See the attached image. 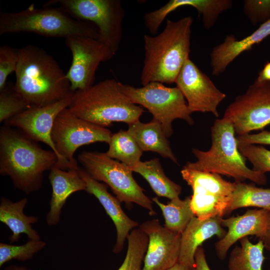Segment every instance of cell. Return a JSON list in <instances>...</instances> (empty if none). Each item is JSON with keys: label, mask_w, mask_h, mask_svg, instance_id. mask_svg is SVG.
Returning <instances> with one entry per match:
<instances>
[{"label": "cell", "mask_w": 270, "mask_h": 270, "mask_svg": "<svg viewBox=\"0 0 270 270\" xmlns=\"http://www.w3.org/2000/svg\"><path fill=\"white\" fill-rule=\"evenodd\" d=\"M52 150L42 148L20 130L4 126L0 129V174L8 176L14 187L26 194L42 186L44 173L56 166Z\"/></svg>", "instance_id": "1"}, {"label": "cell", "mask_w": 270, "mask_h": 270, "mask_svg": "<svg viewBox=\"0 0 270 270\" xmlns=\"http://www.w3.org/2000/svg\"><path fill=\"white\" fill-rule=\"evenodd\" d=\"M14 88L31 107L46 106L72 93L66 74L52 56L34 45L19 49Z\"/></svg>", "instance_id": "2"}, {"label": "cell", "mask_w": 270, "mask_h": 270, "mask_svg": "<svg viewBox=\"0 0 270 270\" xmlns=\"http://www.w3.org/2000/svg\"><path fill=\"white\" fill-rule=\"evenodd\" d=\"M192 22L190 16L176 21L168 19L160 34L144 35V59L140 76L142 86L152 82L175 83L190 58Z\"/></svg>", "instance_id": "3"}, {"label": "cell", "mask_w": 270, "mask_h": 270, "mask_svg": "<svg viewBox=\"0 0 270 270\" xmlns=\"http://www.w3.org/2000/svg\"><path fill=\"white\" fill-rule=\"evenodd\" d=\"M212 145L208 151L193 148L196 162L185 166L192 170L231 177L235 182L248 180L259 185L267 182L265 174L249 168L246 158L240 152L232 124L222 118L216 119L211 127Z\"/></svg>", "instance_id": "4"}, {"label": "cell", "mask_w": 270, "mask_h": 270, "mask_svg": "<svg viewBox=\"0 0 270 270\" xmlns=\"http://www.w3.org/2000/svg\"><path fill=\"white\" fill-rule=\"evenodd\" d=\"M68 108L80 118L104 128L114 122H135L144 112L124 94L120 82L114 79L105 80L86 90L76 91Z\"/></svg>", "instance_id": "5"}, {"label": "cell", "mask_w": 270, "mask_h": 270, "mask_svg": "<svg viewBox=\"0 0 270 270\" xmlns=\"http://www.w3.org/2000/svg\"><path fill=\"white\" fill-rule=\"evenodd\" d=\"M23 32L64 39L72 36L98 38L94 24L74 18L60 6H31L16 12L0 11V36Z\"/></svg>", "instance_id": "6"}, {"label": "cell", "mask_w": 270, "mask_h": 270, "mask_svg": "<svg viewBox=\"0 0 270 270\" xmlns=\"http://www.w3.org/2000/svg\"><path fill=\"white\" fill-rule=\"evenodd\" d=\"M78 159L92 178L110 187L120 202L128 204L134 202L147 209L150 216L156 214L153 201L144 194L127 166L110 158L106 153L96 152H83Z\"/></svg>", "instance_id": "7"}, {"label": "cell", "mask_w": 270, "mask_h": 270, "mask_svg": "<svg viewBox=\"0 0 270 270\" xmlns=\"http://www.w3.org/2000/svg\"><path fill=\"white\" fill-rule=\"evenodd\" d=\"M58 5L77 20L94 24L98 40L115 55L122 34L124 10L120 0H50L44 6Z\"/></svg>", "instance_id": "8"}, {"label": "cell", "mask_w": 270, "mask_h": 270, "mask_svg": "<svg viewBox=\"0 0 270 270\" xmlns=\"http://www.w3.org/2000/svg\"><path fill=\"white\" fill-rule=\"evenodd\" d=\"M122 91L134 104H139L152 114L153 120L161 124L166 137L173 133L172 122L182 119L192 124L186 101L176 87H167L158 82H150L142 88L120 82Z\"/></svg>", "instance_id": "9"}, {"label": "cell", "mask_w": 270, "mask_h": 270, "mask_svg": "<svg viewBox=\"0 0 270 270\" xmlns=\"http://www.w3.org/2000/svg\"><path fill=\"white\" fill-rule=\"evenodd\" d=\"M112 134L106 128L80 118L68 108L56 117L52 130V138L60 157L58 168L64 170L79 167L74 155L83 145L97 142L108 144Z\"/></svg>", "instance_id": "10"}, {"label": "cell", "mask_w": 270, "mask_h": 270, "mask_svg": "<svg viewBox=\"0 0 270 270\" xmlns=\"http://www.w3.org/2000/svg\"><path fill=\"white\" fill-rule=\"evenodd\" d=\"M180 172L183 180L192 190L190 205L196 216L206 220L227 214L236 182L227 181L217 174L185 166Z\"/></svg>", "instance_id": "11"}, {"label": "cell", "mask_w": 270, "mask_h": 270, "mask_svg": "<svg viewBox=\"0 0 270 270\" xmlns=\"http://www.w3.org/2000/svg\"><path fill=\"white\" fill-rule=\"evenodd\" d=\"M223 118L231 122L237 136L270 124V81L255 80L227 107Z\"/></svg>", "instance_id": "12"}, {"label": "cell", "mask_w": 270, "mask_h": 270, "mask_svg": "<svg viewBox=\"0 0 270 270\" xmlns=\"http://www.w3.org/2000/svg\"><path fill=\"white\" fill-rule=\"evenodd\" d=\"M64 40L72 54V62L66 73L71 90H86L94 84L100 64L112 59L114 54L97 39L72 36Z\"/></svg>", "instance_id": "13"}, {"label": "cell", "mask_w": 270, "mask_h": 270, "mask_svg": "<svg viewBox=\"0 0 270 270\" xmlns=\"http://www.w3.org/2000/svg\"><path fill=\"white\" fill-rule=\"evenodd\" d=\"M175 83L184 97L191 114L208 112L218 116V106L226 95L190 58L184 62Z\"/></svg>", "instance_id": "14"}, {"label": "cell", "mask_w": 270, "mask_h": 270, "mask_svg": "<svg viewBox=\"0 0 270 270\" xmlns=\"http://www.w3.org/2000/svg\"><path fill=\"white\" fill-rule=\"evenodd\" d=\"M74 92L55 103L44 106L31 107L4 122V126L15 128L36 142L47 144L60 157L52 138L54 120L64 109L68 108L73 100Z\"/></svg>", "instance_id": "15"}, {"label": "cell", "mask_w": 270, "mask_h": 270, "mask_svg": "<svg viewBox=\"0 0 270 270\" xmlns=\"http://www.w3.org/2000/svg\"><path fill=\"white\" fill-rule=\"evenodd\" d=\"M139 228L148 238L142 270H168L178 262L181 234L162 226L158 219L146 221Z\"/></svg>", "instance_id": "16"}, {"label": "cell", "mask_w": 270, "mask_h": 270, "mask_svg": "<svg viewBox=\"0 0 270 270\" xmlns=\"http://www.w3.org/2000/svg\"><path fill=\"white\" fill-rule=\"evenodd\" d=\"M269 212L260 208L248 210L243 214L222 218L221 224L228 228L226 234L215 243L216 253L223 260L230 248L238 240L249 236L262 239L267 230Z\"/></svg>", "instance_id": "17"}, {"label": "cell", "mask_w": 270, "mask_h": 270, "mask_svg": "<svg viewBox=\"0 0 270 270\" xmlns=\"http://www.w3.org/2000/svg\"><path fill=\"white\" fill-rule=\"evenodd\" d=\"M78 172L86 182V191L98 200L112 220L117 234L113 252L114 253L120 252L130 230L137 227L139 225L138 222L130 218L124 212L120 202L109 193L108 186L105 184L92 178L82 168H78Z\"/></svg>", "instance_id": "18"}, {"label": "cell", "mask_w": 270, "mask_h": 270, "mask_svg": "<svg viewBox=\"0 0 270 270\" xmlns=\"http://www.w3.org/2000/svg\"><path fill=\"white\" fill-rule=\"evenodd\" d=\"M222 218L216 216L200 220L194 216L181 234L180 246L178 262L194 270V254L197 248L206 240L216 236L220 239L227 231L223 228Z\"/></svg>", "instance_id": "19"}, {"label": "cell", "mask_w": 270, "mask_h": 270, "mask_svg": "<svg viewBox=\"0 0 270 270\" xmlns=\"http://www.w3.org/2000/svg\"><path fill=\"white\" fill-rule=\"evenodd\" d=\"M78 168L64 170L54 166L50 170L48 180L52 187V194L50 210L46 218L48 226L59 224L62 209L72 194L86 190V182L80 176Z\"/></svg>", "instance_id": "20"}, {"label": "cell", "mask_w": 270, "mask_h": 270, "mask_svg": "<svg viewBox=\"0 0 270 270\" xmlns=\"http://www.w3.org/2000/svg\"><path fill=\"white\" fill-rule=\"evenodd\" d=\"M270 36V19L248 36L238 40L234 35H228L222 44L216 46L210 54L212 74L214 76L222 73L228 66L242 52Z\"/></svg>", "instance_id": "21"}, {"label": "cell", "mask_w": 270, "mask_h": 270, "mask_svg": "<svg viewBox=\"0 0 270 270\" xmlns=\"http://www.w3.org/2000/svg\"><path fill=\"white\" fill-rule=\"evenodd\" d=\"M28 202L24 197L18 201L12 202L6 198L0 200V221L5 224L12 232L8 238L10 244L18 242L20 234H26L29 240H40L38 232L32 228V224L38 220L37 216H27L24 209Z\"/></svg>", "instance_id": "22"}, {"label": "cell", "mask_w": 270, "mask_h": 270, "mask_svg": "<svg viewBox=\"0 0 270 270\" xmlns=\"http://www.w3.org/2000/svg\"><path fill=\"white\" fill-rule=\"evenodd\" d=\"M128 126V131L142 152H156L178 163L160 123L153 119L148 123H143L138 120Z\"/></svg>", "instance_id": "23"}, {"label": "cell", "mask_w": 270, "mask_h": 270, "mask_svg": "<svg viewBox=\"0 0 270 270\" xmlns=\"http://www.w3.org/2000/svg\"><path fill=\"white\" fill-rule=\"evenodd\" d=\"M128 167L132 172L143 176L158 196L170 200L179 197L182 190V186L166 176L158 158L140 161L134 166Z\"/></svg>", "instance_id": "24"}, {"label": "cell", "mask_w": 270, "mask_h": 270, "mask_svg": "<svg viewBox=\"0 0 270 270\" xmlns=\"http://www.w3.org/2000/svg\"><path fill=\"white\" fill-rule=\"evenodd\" d=\"M240 242V246H236L230 253L228 270H262L265 259L263 240L260 239L254 244L246 236L241 238Z\"/></svg>", "instance_id": "25"}, {"label": "cell", "mask_w": 270, "mask_h": 270, "mask_svg": "<svg viewBox=\"0 0 270 270\" xmlns=\"http://www.w3.org/2000/svg\"><path fill=\"white\" fill-rule=\"evenodd\" d=\"M250 206L270 212V188H258L253 184L236 182L227 214L238 208Z\"/></svg>", "instance_id": "26"}, {"label": "cell", "mask_w": 270, "mask_h": 270, "mask_svg": "<svg viewBox=\"0 0 270 270\" xmlns=\"http://www.w3.org/2000/svg\"><path fill=\"white\" fill-rule=\"evenodd\" d=\"M154 202L161 209L164 219V226L168 230L182 234L195 215L192 209L190 198L171 200L166 204L161 202L157 197Z\"/></svg>", "instance_id": "27"}, {"label": "cell", "mask_w": 270, "mask_h": 270, "mask_svg": "<svg viewBox=\"0 0 270 270\" xmlns=\"http://www.w3.org/2000/svg\"><path fill=\"white\" fill-rule=\"evenodd\" d=\"M108 145L106 154L110 158L118 160L129 167L140 161L142 151L128 130H120L112 134Z\"/></svg>", "instance_id": "28"}, {"label": "cell", "mask_w": 270, "mask_h": 270, "mask_svg": "<svg viewBox=\"0 0 270 270\" xmlns=\"http://www.w3.org/2000/svg\"><path fill=\"white\" fill-rule=\"evenodd\" d=\"M127 240L126 254L118 270H142L148 242V236L138 228L131 231Z\"/></svg>", "instance_id": "29"}, {"label": "cell", "mask_w": 270, "mask_h": 270, "mask_svg": "<svg viewBox=\"0 0 270 270\" xmlns=\"http://www.w3.org/2000/svg\"><path fill=\"white\" fill-rule=\"evenodd\" d=\"M46 244L40 240H29L22 245L0 242V266L12 260L26 261L42 250Z\"/></svg>", "instance_id": "30"}, {"label": "cell", "mask_w": 270, "mask_h": 270, "mask_svg": "<svg viewBox=\"0 0 270 270\" xmlns=\"http://www.w3.org/2000/svg\"><path fill=\"white\" fill-rule=\"evenodd\" d=\"M184 4L196 8L198 14L202 15L204 27L208 29L214 24L222 12L232 6V2L230 0H184Z\"/></svg>", "instance_id": "31"}, {"label": "cell", "mask_w": 270, "mask_h": 270, "mask_svg": "<svg viewBox=\"0 0 270 270\" xmlns=\"http://www.w3.org/2000/svg\"><path fill=\"white\" fill-rule=\"evenodd\" d=\"M31 106L14 91V85L6 84L0 90V122L22 112Z\"/></svg>", "instance_id": "32"}, {"label": "cell", "mask_w": 270, "mask_h": 270, "mask_svg": "<svg viewBox=\"0 0 270 270\" xmlns=\"http://www.w3.org/2000/svg\"><path fill=\"white\" fill-rule=\"evenodd\" d=\"M240 154L253 165L254 170L270 172V150L259 144H238Z\"/></svg>", "instance_id": "33"}, {"label": "cell", "mask_w": 270, "mask_h": 270, "mask_svg": "<svg viewBox=\"0 0 270 270\" xmlns=\"http://www.w3.org/2000/svg\"><path fill=\"white\" fill-rule=\"evenodd\" d=\"M19 49L8 45L0 46V90L6 84L8 76L16 69Z\"/></svg>", "instance_id": "34"}, {"label": "cell", "mask_w": 270, "mask_h": 270, "mask_svg": "<svg viewBox=\"0 0 270 270\" xmlns=\"http://www.w3.org/2000/svg\"><path fill=\"white\" fill-rule=\"evenodd\" d=\"M244 12L251 22L262 24L270 19V0H246Z\"/></svg>", "instance_id": "35"}, {"label": "cell", "mask_w": 270, "mask_h": 270, "mask_svg": "<svg viewBox=\"0 0 270 270\" xmlns=\"http://www.w3.org/2000/svg\"><path fill=\"white\" fill-rule=\"evenodd\" d=\"M236 139L238 144L270 145V131L262 130L257 134L236 136Z\"/></svg>", "instance_id": "36"}, {"label": "cell", "mask_w": 270, "mask_h": 270, "mask_svg": "<svg viewBox=\"0 0 270 270\" xmlns=\"http://www.w3.org/2000/svg\"><path fill=\"white\" fill-rule=\"evenodd\" d=\"M195 265L194 270H210L207 262L204 248L200 246L194 254Z\"/></svg>", "instance_id": "37"}, {"label": "cell", "mask_w": 270, "mask_h": 270, "mask_svg": "<svg viewBox=\"0 0 270 270\" xmlns=\"http://www.w3.org/2000/svg\"><path fill=\"white\" fill-rule=\"evenodd\" d=\"M256 80L259 82L270 81V62L266 63Z\"/></svg>", "instance_id": "38"}, {"label": "cell", "mask_w": 270, "mask_h": 270, "mask_svg": "<svg viewBox=\"0 0 270 270\" xmlns=\"http://www.w3.org/2000/svg\"><path fill=\"white\" fill-rule=\"evenodd\" d=\"M263 240L264 248L270 252V212L268 217L267 230L265 236L262 239Z\"/></svg>", "instance_id": "39"}, {"label": "cell", "mask_w": 270, "mask_h": 270, "mask_svg": "<svg viewBox=\"0 0 270 270\" xmlns=\"http://www.w3.org/2000/svg\"><path fill=\"white\" fill-rule=\"evenodd\" d=\"M168 270H190L186 266L178 262L176 263Z\"/></svg>", "instance_id": "40"}, {"label": "cell", "mask_w": 270, "mask_h": 270, "mask_svg": "<svg viewBox=\"0 0 270 270\" xmlns=\"http://www.w3.org/2000/svg\"><path fill=\"white\" fill-rule=\"evenodd\" d=\"M4 270H30L27 268L22 266H17V265H10L7 266Z\"/></svg>", "instance_id": "41"}]
</instances>
